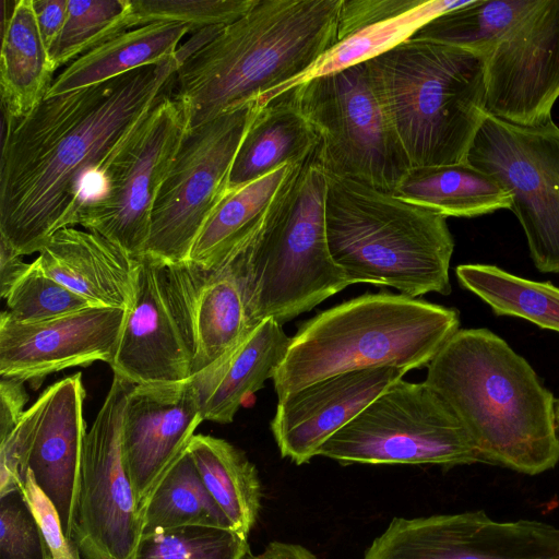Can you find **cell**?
<instances>
[{"label": "cell", "instance_id": "obj_1", "mask_svg": "<svg viewBox=\"0 0 559 559\" xmlns=\"http://www.w3.org/2000/svg\"><path fill=\"white\" fill-rule=\"evenodd\" d=\"M177 68L174 58L45 97L4 123L0 239L26 255L74 227L106 165L171 90Z\"/></svg>", "mask_w": 559, "mask_h": 559}, {"label": "cell", "instance_id": "obj_2", "mask_svg": "<svg viewBox=\"0 0 559 559\" xmlns=\"http://www.w3.org/2000/svg\"><path fill=\"white\" fill-rule=\"evenodd\" d=\"M342 0H255L178 64L173 96L189 128L295 83L337 43Z\"/></svg>", "mask_w": 559, "mask_h": 559}, {"label": "cell", "instance_id": "obj_3", "mask_svg": "<svg viewBox=\"0 0 559 559\" xmlns=\"http://www.w3.org/2000/svg\"><path fill=\"white\" fill-rule=\"evenodd\" d=\"M452 409L486 464L536 475L559 462L554 394L527 360L488 329H460L424 381Z\"/></svg>", "mask_w": 559, "mask_h": 559}, {"label": "cell", "instance_id": "obj_4", "mask_svg": "<svg viewBox=\"0 0 559 559\" xmlns=\"http://www.w3.org/2000/svg\"><path fill=\"white\" fill-rule=\"evenodd\" d=\"M460 330L456 309L402 294H366L304 322L274 377L278 400L322 379L428 366Z\"/></svg>", "mask_w": 559, "mask_h": 559}, {"label": "cell", "instance_id": "obj_5", "mask_svg": "<svg viewBox=\"0 0 559 559\" xmlns=\"http://www.w3.org/2000/svg\"><path fill=\"white\" fill-rule=\"evenodd\" d=\"M367 63L411 167L467 163L488 115L485 55L409 38Z\"/></svg>", "mask_w": 559, "mask_h": 559}, {"label": "cell", "instance_id": "obj_6", "mask_svg": "<svg viewBox=\"0 0 559 559\" xmlns=\"http://www.w3.org/2000/svg\"><path fill=\"white\" fill-rule=\"evenodd\" d=\"M326 177L329 249L350 285L392 287L412 298L451 293L454 239L445 216L366 183Z\"/></svg>", "mask_w": 559, "mask_h": 559}, {"label": "cell", "instance_id": "obj_7", "mask_svg": "<svg viewBox=\"0 0 559 559\" xmlns=\"http://www.w3.org/2000/svg\"><path fill=\"white\" fill-rule=\"evenodd\" d=\"M326 190L314 154L264 230L222 264L238 283L252 328L270 318L283 325L350 285L330 253Z\"/></svg>", "mask_w": 559, "mask_h": 559}, {"label": "cell", "instance_id": "obj_8", "mask_svg": "<svg viewBox=\"0 0 559 559\" xmlns=\"http://www.w3.org/2000/svg\"><path fill=\"white\" fill-rule=\"evenodd\" d=\"M326 175L393 193L411 168L366 62L294 86Z\"/></svg>", "mask_w": 559, "mask_h": 559}, {"label": "cell", "instance_id": "obj_9", "mask_svg": "<svg viewBox=\"0 0 559 559\" xmlns=\"http://www.w3.org/2000/svg\"><path fill=\"white\" fill-rule=\"evenodd\" d=\"M318 455L344 465L485 463L448 404L425 382L402 379L335 432Z\"/></svg>", "mask_w": 559, "mask_h": 559}, {"label": "cell", "instance_id": "obj_10", "mask_svg": "<svg viewBox=\"0 0 559 559\" xmlns=\"http://www.w3.org/2000/svg\"><path fill=\"white\" fill-rule=\"evenodd\" d=\"M261 105L254 100L189 128L155 199L145 255L170 264L188 261L228 193L235 156Z\"/></svg>", "mask_w": 559, "mask_h": 559}, {"label": "cell", "instance_id": "obj_11", "mask_svg": "<svg viewBox=\"0 0 559 559\" xmlns=\"http://www.w3.org/2000/svg\"><path fill=\"white\" fill-rule=\"evenodd\" d=\"M188 130V115L171 87L106 165L76 225L133 258L143 255L155 199Z\"/></svg>", "mask_w": 559, "mask_h": 559}, {"label": "cell", "instance_id": "obj_12", "mask_svg": "<svg viewBox=\"0 0 559 559\" xmlns=\"http://www.w3.org/2000/svg\"><path fill=\"white\" fill-rule=\"evenodd\" d=\"M467 163L495 178L511 195L510 210L526 236L535 267L559 274V127H535L486 116Z\"/></svg>", "mask_w": 559, "mask_h": 559}, {"label": "cell", "instance_id": "obj_13", "mask_svg": "<svg viewBox=\"0 0 559 559\" xmlns=\"http://www.w3.org/2000/svg\"><path fill=\"white\" fill-rule=\"evenodd\" d=\"M84 397L82 374L67 377L43 392L0 438V495L21 490L31 472L71 540L86 435Z\"/></svg>", "mask_w": 559, "mask_h": 559}, {"label": "cell", "instance_id": "obj_14", "mask_svg": "<svg viewBox=\"0 0 559 559\" xmlns=\"http://www.w3.org/2000/svg\"><path fill=\"white\" fill-rule=\"evenodd\" d=\"M133 385L114 374L84 438L73 525V539L84 559H130L142 535L122 444L124 408Z\"/></svg>", "mask_w": 559, "mask_h": 559}, {"label": "cell", "instance_id": "obj_15", "mask_svg": "<svg viewBox=\"0 0 559 559\" xmlns=\"http://www.w3.org/2000/svg\"><path fill=\"white\" fill-rule=\"evenodd\" d=\"M190 292L182 263L138 258L134 298L110 365L133 384L192 377L194 341Z\"/></svg>", "mask_w": 559, "mask_h": 559}, {"label": "cell", "instance_id": "obj_16", "mask_svg": "<svg viewBox=\"0 0 559 559\" xmlns=\"http://www.w3.org/2000/svg\"><path fill=\"white\" fill-rule=\"evenodd\" d=\"M486 110L535 127L559 97V0H533L485 55Z\"/></svg>", "mask_w": 559, "mask_h": 559}, {"label": "cell", "instance_id": "obj_17", "mask_svg": "<svg viewBox=\"0 0 559 559\" xmlns=\"http://www.w3.org/2000/svg\"><path fill=\"white\" fill-rule=\"evenodd\" d=\"M127 310L88 307L38 322L0 317V376L37 388L47 376L95 361L111 365Z\"/></svg>", "mask_w": 559, "mask_h": 559}, {"label": "cell", "instance_id": "obj_18", "mask_svg": "<svg viewBox=\"0 0 559 559\" xmlns=\"http://www.w3.org/2000/svg\"><path fill=\"white\" fill-rule=\"evenodd\" d=\"M203 420L189 380L133 385L124 408L122 444L139 509Z\"/></svg>", "mask_w": 559, "mask_h": 559}, {"label": "cell", "instance_id": "obj_19", "mask_svg": "<svg viewBox=\"0 0 559 559\" xmlns=\"http://www.w3.org/2000/svg\"><path fill=\"white\" fill-rule=\"evenodd\" d=\"M406 371L392 367L335 374L278 400L271 430L283 457L297 465L321 447Z\"/></svg>", "mask_w": 559, "mask_h": 559}, {"label": "cell", "instance_id": "obj_20", "mask_svg": "<svg viewBox=\"0 0 559 559\" xmlns=\"http://www.w3.org/2000/svg\"><path fill=\"white\" fill-rule=\"evenodd\" d=\"M34 261L94 307L128 310L132 305L138 258L97 233L62 228Z\"/></svg>", "mask_w": 559, "mask_h": 559}, {"label": "cell", "instance_id": "obj_21", "mask_svg": "<svg viewBox=\"0 0 559 559\" xmlns=\"http://www.w3.org/2000/svg\"><path fill=\"white\" fill-rule=\"evenodd\" d=\"M289 342L282 324L266 319L190 377L203 419L230 424L241 405L274 377Z\"/></svg>", "mask_w": 559, "mask_h": 559}, {"label": "cell", "instance_id": "obj_22", "mask_svg": "<svg viewBox=\"0 0 559 559\" xmlns=\"http://www.w3.org/2000/svg\"><path fill=\"white\" fill-rule=\"evenodd\" d=\"M304 164H287L227 193L199 234L187 262L216 269L251 243L274 217Z\"/></svg>", "mask_w": 559, "mask_h": 559}, {"label": "cell", "instance_id": "obj_23", "mask_svg": "<svg viewBox=\"0 0 559 559\" xmlns=\"http://www.w3.org/2000/svg\"><path fill=\"white\" fill-rule=\"evenodd\" d=\"M319 138L297 104L295 88L261 105L235 156L228 193L287 164H304L317 152Z\"/></svg>", "mask_w": 559, "mask_h": 559}, {"label": "cell", "instance_id": "obj_24", "mask_svg": "<svg viewBox=\"0 0 559 559\" xmlns=\"http://www.w3.org/2000/svg\"><path fill=\"white\" fill-rule=\"evenodd\" d=\"M56 70L37 26L33 0L14 1L11 13L4 15L0 53L5 124L24 118L43 102Z\"/></svg>", "mask_w": 559, "mask_h": 559}, {"label": "cell", "instance_id": "obj_25", "mask_svg": "<svg viewBox=\"0 0 559 559\" xmlns=\"http://www.w3.org/2000/svg\"><path fill=\"white\" fill-rule=\"evenodd\" d=\"M190 292L194 358L192 376L235 346L250 325L238 283L226 265L182 263Z\"/></svg>", "mask_w": 559, "mask_h": 559}, {"label": "cell", "instance_id": "obj_26", "mask_svg": "<svg viewBox=\"0 0 559 559\" xmlns=\"http://www.w3.org/2000/svg\"><path fill=\"white\" fill-rule=\"evenodd\" d=\"M189 32L188 26L178 23H152L126 31L69 63L55 76L46 97L174 59Z\"/></svg>", "mask_w": 559, "mask_h": 559}, {"label": "cell", "instance_id": "obj_27", "mask_svg": "<svg viewBox=\"0 0 559 559\" xmlns=\"http://www.w3.org/2000/svg\"><path fill=\"white\" fill-rule=\"evenodd\" d=\"M393 193L445 217H475L512 206V195L468 163L411 167Z\"/></svg>", "mask_w": 559, "mask_h": 559}, {"label": "cell", "instance_id": "obj_28", "mask_svg": "<svg viewBox=\"0 0 559 559\" xmlns=\"http://www.w3.org/2000/svg\"><path fill=\"white\" fill-rule=\"evenodd\" d=\"M188 451L233 530L248 536L258 520L262 498L254 464L228 441L207 435H194Z\"/></svg>", "mask_w": 559, "mask_h": 559}, {"label": "cell", "instance_id": "obj_29", "mask_svg": "<svg viewBox=\"0 0 559 559\" xmlns=\"http://www.w3.org/2000/svg\"><path fill=\"white\" fill-rule=\"evenodd\" d=\"M142 535L183 526L233 530L206 489L187 449L173 462L140 507Z\"/></svg>", "mask_w": 559, "mask_h": 559}, {"label": "cell", "instance_id": "obj_30", "mask_svg": "<svg viewBox=\"0 0 559 559\" xmlns=\"http://www.w3.org/2000/svg\"><path fill=\"white\" fill-rule=\"evenodd\" d=\"M459 283L487 304L495 314L527 320L559 333V287L511 274L496 265H457Z\"/></svg>", "mask_w": 559, "mask_h": 559}, {"label": "cell", "instance_id": "obj_31", "mask_svg": "<svg viewBox=\"0 0 559 559\" xmlns=\"http://www.w3.org/2000/svg\"><path fill=\"white\" fill-rule=\"evenodd\" d=\"M533 0L466 1L421 25L411 38L486 55Z\"/></svg>", "mask_w": 559, "mask_h": 559}, {"label": "cell", "instance_id": "obj_32", "mask_svg": "<svg viewBox=\"0 0 559 559\" xmlns=\"http://www.w3.org/2000/svg\"><path fill=\"white\" fill-rule=\"evenodd\" d=\"M466 1H425L421 5L389 21L362 28L337 41L296 83L342 71L373 59L401 43L429 20ZM293 86V87H294Z\"/></svg>", "mask_w": 559, "mask_h": 559}, {"label": "cell", "instance_id": "obj_33", "mask_svg": "<svg viewBox=\"0 0 559 559\" xmlns=\"http://www.w3.org/2000/svg\"><path fill=\"white\" fill-rule=\"evenodd\" d=\"M130 0H69L64 27L50 50L56 69L130 29Z\"/></svg>", "mask_w": 559, "mask_h": 559}, {"label": "cell", "instance_id": "obj_34", "mask_svg": "<svg viewBox=\"0 0 559 559\" xmlns=\"http://www.w3.org/2000/svg\"><path fill=\"white\" fill-rule=\"evenodd\" d=\"M248 536L234 530L183 526L141 535L130 559H245Z\"/></svg>", "mask_w": 559, "mask_h": 559}, {"label": "cell", "instance_id": "obj_35", "mask_svg": "<svg viewBox=\"0 0 559 559\" xmlns=\"http://www.w3.org/2000/svg\"><path fill=\"white\" fill-rule=\"evenodd\" d=\"M255 0H130V29L152 23H178L190 31L224 27L242 16Z\"/></svg>", "mask_w": 559, "mask_h": 559}, {"label": "cell", "instance_id": "obj_36", "mask_svg": "<svg viewBox=\"0 0 559 559\" xmlns=\"http://www.w3.org/2000/svg\"><path fill=\"white\" fill-rule=\"evenodd\" d=\"M7 314L16 322H38L94 307L48 276L33 261L5 296Z\"/></svg>", "mask_w": 559, "mask_h": 559}, {"label": "cell", "instance_id": "obj_37", "mask_svg": "<svg viewBox=\"0 0 559 559\" xmlns=\"http://www.w3.org/2000/svg\"><path fill=\"white\" fill-rule=\"evenodd\" d=\"M0 559H50L22 490L0 496Z\"/></svg>", "mask_w": 559, "mask_h": 559}, {"label": "cell", "instance_id": "obj_38", "mask_svg": "<svg viewBox=\"0 0 559 559\" xmlns=\"http://www.w3.org/2000/svg\"><path fill=\"white\" fill-rule=\"evenodd\" d=\"M22 491L38 522L50 559H81L75 542L67 537L55 506L35 483L31 472H27Z\"/></svg>", "mask_w": 559, "mask_h": 559}, {"label": "cell", "instance_id": "obj_39", "mask_svg": "<svg viewBox=\"0 0 559 559\" xmlns=\"http://www.w3.org/2000/svg\"><path fill=\"white\" fill-rule=\"evenodd\" d=\"M424 2V0H342L337 16V41L362 28L400 16Z\"/></svg>", "mask_w": 559, "mask_h": 559}, {"label": "cell", "instance_id": "obj_40", "mask_svg": "<svg viewBox=\"0 0 559 559\" xmlns=\"http://www.w3.org/2000/svg\"><path fill=\"white\" fill-rule=\"evenodd\" d=\"M23 381L1 378L0 381V438L9 435L24 414L28 400Z\"/></svg>", "mask_w": 559, "mask_h": 559}, {"label": "cell", "instance_id": "obj_41", "mask_svg": "<svg viewBox=\"0 0 559 559\" xmlns=\"http://www.w3.org/2000/svg\"><path fill=\"white\" fill-rule=\"evenodd\" d=\"M69 0H33V10L48 50L56 45L67 21Z\"/></svg>", "mask_w": 559, "mask_h": 559}, {"label": "cell", "instance_id": "obj_42", "mask_svg": "<svg viewBox=\"0 0 559 559\" xmlns=\"http://www.w3.org/2000/svg\"><path fill=\"white\" fill-rule=\"evenodd\" d=\"M22 257L0 239V295L2 298H5L11 287L31 265L24 262Z\"/></svg>", "mask_w": 559, "mask_h": 559}, {"label": "cell", "instance_id": "obj_43", "mask_svg": "<svg viewBox=\"0 0 559 559\" xmlns=\"http://www.w3.org/2000/svg\"><path fill=\"white\" fill-rule=\"evenodd\" d=\"M245 559H318L310 550L298 544L271 542L260 554H249Z\"/></svg>", "mask_w": 559, "mask_h": 559}, {"label": "cell", "instance_id": "obj_44", "mask_svg": "<svg viewBox=\"0 0 559 559\" xmlns=\"http://www.w3.org/2000/svg\"><path fill=\"white\" fill-rule=\"evenodd\" d=\"M556 418H557V426H558V429H559V399L556 402Z\"/></svg>", "mask_w": 559, "mask_h": 559}]
</instances>
